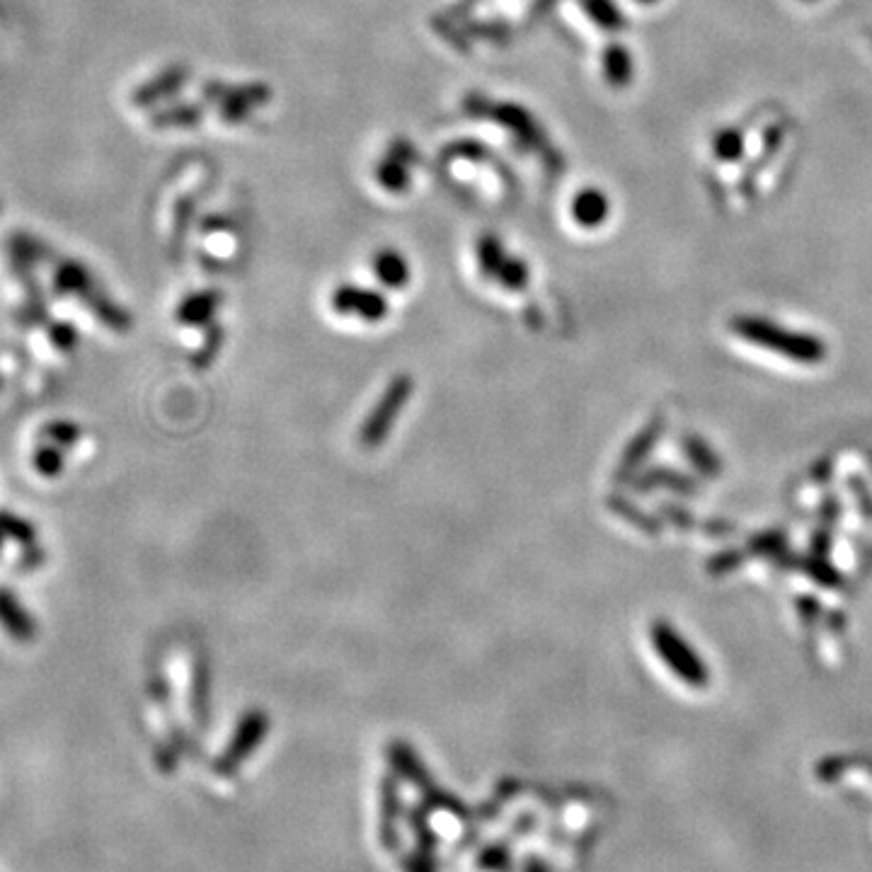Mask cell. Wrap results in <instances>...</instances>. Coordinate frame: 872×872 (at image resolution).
Listing matches in <instances>:
<instances>
[{
	"label": "cell",
	"instance_id": "cell-4",
	"mask_svg": "<svg viewBox=\"0 0 872 872\" xmlns=\"http://www.w3.org/2000/svg\"><path fill=\"white\" fill-rule=\"evenodd\" d=\"M572 214H575L577 223H582V226L587 228L599 226V223H604L608 216L606 197L601 192H596V189L579 192L575 204H572Z\"/></svg>",
	"mask_w": 872,
	"mask_h": 872
},
{
	"label": "cell",
	"instance_id": "cell-5",
	"mask_svg": "<svg viewBox=\"0 0 872 872\" xmlns=\"http://www.w3.org/2000/svg\"><path fill=\"white\" fill-rule=\"evenodd\" d=\"M376 274L383 284L388 286H403L407 277H410V269H407L405 260L395 252H383L376 260Z\"/></svg>",
	"mask_w": 872,
	"mask_h": 872
},
{
	"label": "cell",
	"instance_id": "cell-10",
	"mask_svg": "<svg viewBox=\"0 0 872 872\" xmlns=\"http://www.w3.org/2000/svg\"><path fill=\"white\" fill-rule=\"evenodd\" d=\"M37 470L44 475H56L61 470V453L54 449L39 451L37 456Z\"/></svg>",
	"mask_w": 872,
	"mask_h": 872
},
{
	"label": "cell",
	"instance_id": "cell-2",
	"mask_svg": "<svg viewBox=\"0 0 872 872\" xmlns=\"http://www.w3.org/2000/svg\"><path fill=\"white\" fill-rule=\"evenodd\" d=\"M412 393H415L412 376L400 374L388 383L383 395L378 398V403L374 405V410H371V415H366V420L359 429V444L364 449H378L386 441V436L393 429L400 412H403L407 400L412 398Z\"/></svg>",
	"mask_w": 872,
	"mask_h": 872
},
{
	"label": "cell",
	"instance_id": "cell-7",
	"mask_svg": "<svg viewBox=\"0 0 872 872\" xmlns=\"http://www.w3.org/2000/svg\"><path fill=\"white\" fill-rule=\"evenodd\" d=\"M13 618V621H10V633H20V635H27V633H32V623H30V616H27L25 611H22V606H17L15 604V599L13 596H10L8 592H0V621H5V618Z\"/></svg>",
	"mask_w": 872,
	"mask_h": 872
},
{
	"label": "cell",
	"instance_id": "cell-9",
	"mask_svg": "<svg viewBox=\"0 0 872 872\" xmlns=\"http://www.w3.org/2000/svg\"><path fill=\"white\" fill-rule=\"evenodd\" d=\"M713 148H715V153L720 158H725V160L737 158L739 153H742V134H739V131H734V129L720 131V134L715 136Z\"/></svg>",
	"mask_w": 872,
	"mask_h": 872
},
{
	"label": "cell",
	"instance_id": "cell-3",
	"mask_svg": "<svg viewBox=\"0 0 872 872\" xmlns=\"http://www.w3.org/2000/svg\"><path fill=\"white\" fill-rule=\"evenodd\" d=\"M337 313L357 315L364 320H381L386 315V301L378 294H369L364 289H340L335 294Z\"/></svg>",
	"mask_w": 872,
	"mask_h": 872
},
{
	"label": "cell",
	"instance_id": "cell-6",
	"mask_svg": "<svg viewBox=\"0 0 872 872\" xmlns=\"http://www.w3.org/2000/svg\"><path fill=\"white\" fill-rule=\"evenodd\" d=\"M606 73L613 85H628L633 76V63L630 54L623 47H611L606 51Z\"/></svg>",
	"mask_w": 872,
	"mask_h": 872
},
{
	"label": "cell",
	"instance_id": "cell-1",
	"mask_svg": "<svg viewBox=\"0 0 872 872\" xmlns=\"http://www.w3.org/2000/svg\"><path fill=\"white\" fill-rule=\"evenodd\" d=\"M734 332L751 344H761V347H768V352H778L780 357L802 361V364H817L824 357V344L817 337L788 332L785 327L768 323L763 318L734 320Z\"/></svg>",
	"mask_w": 872,
	"mask_h": 872
},
{
	"label": "cell",
	"instance_id": "cell-11",
	"mask_svg": "<svg viewBox=\"0 0 872 872\" xmlns=\"http://www.w3.org/2000/svg\"><path fill=\"white\" fill-rule=\"evenodd\" d=\"M640 3H654V0H640Z\"/></svg>",
	"mask_w": 872,
	"mask_h": 872
},
{
	"label": "cell",
	"instance_id": "cell-8",
	"mask_svg": "<svg viewBox=\"0 0 872 872\" xmlns=\"http://www.w3.org/2000/svg\"><path fill=\"white\" fill-rule=\"evenodd\" d=\"M587 10L599 25H604L606 30H618L625 25L623 13H618L616 5L611 0H587Z\"/></svg>",
	"mask_w": 872,
	"mask_h": 872
}]
</instances>
